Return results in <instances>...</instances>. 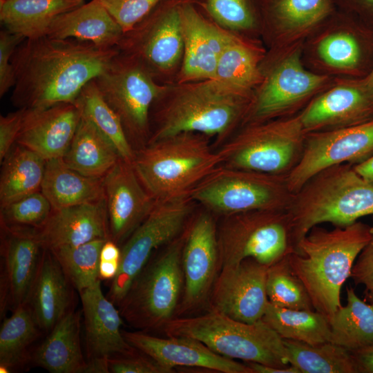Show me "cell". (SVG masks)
Returning a JSON list of instances; mask_svg holds the SVG:
<instances>
[{"instance_id": "cell-1", "label": "cell", "mask_w": 373, "mask_h": 373, "mask_svg": "<svg viewBox=\"0 0 373 373\" xmlns=\"http://www.w3.org/2000/svg\"><path fill=\"white\" fill-rule=\"evenodd\" d=\"M119 52L117 47L101 48L70 38L46 35L25 39L12 57V102L18 108L74 103L82 89L104 73Z\"/></svg>"}, {"instance_id": "cell-2", "label": "cell", "mask_w": 373, "mask_h": 373, "mask_svg": "<svg viewBox=\"0 0 373 373\" xmlns=\"http://www.w3.org/2000/svg\"><path fill=\"white\" fill-rule=\"evenodd\" d=\"M254 95L215 79L165 84L151 109L147 144L193 132L214 137L220 146L243 124Z\"/></svg>"}, {"instance_id": "cell-3", "label": "cell", "mask_w": 373, "mask_h": 373, "mask_svg": "<svg viewBox=\"0 0 373 373\" xmlns=\"http://www.w3.org/2000/svg\"><path fill=\"white\" fill-rule=\"evenodd\" d=\"M371 226L356 221L332 230L314 227L288 256L314 310L330 317L342 305L341 288L371 236Z\"/></svg>"}, {"instance_id": "cell-4", "label": "cell", "mask_w": 373, "mask_h": 373, "mask_svg": "<svg viewBox=\"0 0 373 373\" xmlns=\"http://www.w3.org/2000/svg\"><path fill=\"white\" fill-rule=\"evenodd\" d=\"M287 212L296 249L315 226L329 222L345 227L363 217L373 216V184L352 164L334 165L316 173L294 193Z\"/></svg>"}, {"instance_id": "cell-5", "label": "cell", "mask_w": 373, "mask_h": 373, "mask_svg": "<svg viewBox=\"0 0 373 373\" xmlns=\"http://www.w3.org/2000/svg\"><path fill=\"white\" fill-rule=\"evenodd\" d=\"M132 164L144 188L161 201L188 195L221 160L209 137L184 132L135 150Z\"/></svg>"}, {"instance_id": "cell-6", "label": "cell", "mask_w": 373, "mask_h": 373, "mask_svg": "<svg viewBox=\"0 0 373 373\" xmlns=\"http://www.w3.org/2000/svg\"><path fill=\"white\" fill-rule=\"evenodd\" d=\"M162 331L166 336L195 338L233 360L277 367L290 365L283 338L262 320L248 323L210 309L200 316L174 317Z\"/></svg>"}, {"instance_id": "cell-7", "label": "cell", "mask_w": 373, "mask_h": 373, "mask_svg": "<svg viewBox=\"0 0 373 373\" xmlns=\"http://www.w3.org/2000/svg\"><path fill=\"white\" fill-rule=\"evenodd\" d=\"M242 126L216 150L220 165L287 175L300 160L307 133L299 113Z\"/></svg>"}, {"instance_id": "cell-8", "label": "cell", "mask_w": 373, "mask_h": 373, "mask_svg": "<svg viewBox=\"0 0 373 373\" xmlns=\"http://www.w3.org/2000/svg\"><path fill=\"white\" fill-rule=\"evenodd\" d=\"M185 238L186 227L157 255L151 257L134 280L118 306L122 318L130 325L162 330L175 317L184 287L182 256Z\"/></svg>"}, {"instance_id": "cell-9", "label": "cell", "mask_w": 373, "mask_h": 373, "mask_svg": "<svg viewBox=\"0 0 373 373\" xmlns=\"http://www.w3.org/2000/svg\"><path fill=\"white\" fill-rule=\"evenodd\" d=\"M188 195L211 213L225 216L256 210H287L294 193L287 175L219 165Z\"/></svg>"}, {"instance_id": "cell-10", "label": "cell", "mask_w": 373, "mask_h": 373, "mask_svg": "<svg viewBox=\"0 0 373 373\" xmlns=\"http://www.w3.org/2000/svg\"><path fill=\"white\" fill-rule=\"evenodd\" d=\"M217 238L220 268L247 258L269 267L295 249L287 210H256L225 216L217 227Z\"/></svg>"}, {"instance_id": "cell-11", "label": "cell", "mask_w": 373, "mask_h": 373, "mask_svg": "<svg viewBox=\"0 0 373 373\" xmlns=\"http://www.w3.org/2000/svg\"><path fill=\"white\" fill-rule=\"evenodd\" d=\"M94 80L119 118L132 146L139 149L146 145L151 133V109L165 84L157 82L136 59L120 52Z\"/></svg>"}, {"instance_id": "cell-12", "label": "cell", "mask_w": 373, "mask_h": 373, "mask_svg": "<svg viewBox=\"0 0 373 373\" xmlns=\"http://www.w3.org/2000/svg\"><path fill=\"white\" fill-rule=\"evenodd\" d=\"M184 0H162L143 19L124 33L117 48L130 55L160 84L175 81L184 41L180 14Z\"/></svg>"}, {"instance_id": "cell-13", "label": "cell", "mask_w": 373, "mask_h": 373, "mask_svg": "<svg viewBox=\"0 0 373 373\" xmlns=\"http://www.w3.org/2000/svg\"><path fill=\"white\" fill-rule=\"evenodd\" d=\"M193 203L189 195L156 201L148 216L126 240L118 272L107 295L115 306L120 305L153 254L183 231L193 214Z\"/></svg>"}, {"instance_id": "cell-14", "label": "cell", "mask_w": 373, "mask_h": 373, "mask_svg": "<svg viewBox=\"0 0 373 373\" xmlns=\"http://www.w3.org/2000/svg\"><path fill=\"white\" fill-rule=\"evenodd\" d=\"M373 154V119L351 126L309 133L301 157L287 175L296 193L310 178L327 167L359 164Z\"/></svg>"}, {"instance_id": "cell-15", "label": "cell", "mask_w": 373, "mask_h": 373, "mask_svg": "<svg viewBox=\"0 0 373 373\" xmlns=\"http://www.w3.org/2000/svg\"><path fill=\"white\" fill-rule=\"evenodd\" d=\"M182 265L184 287L178 314L191 313L208 303L219 271L217 225L207 210L192 215L186 224Z\"/></svg>"}, {"instance_id": "cell-16", "label": "cell", "mask_w": 373, "mask_h": 373, "mask_svg": "<svg viewBox=\"0 0 373 373\" xmlns=\"http://www.w3.org/2000/svg\"><path fill=\"white\" fill-rule=\"evenodd\" d=\"M327 77L307 71L298 50L283 59L254 93L242 124L289 116L327 82Z\"/></svg>"}, {"instance_id": "cell-17", "label": "cell", "mask_w": 373, "mask_h": 373, "mask_svg": "<svg viewBox=\"0 0 373 373\" xmlns=\"http://www.w3.org/2000/svg\"><path fill=\"white\" fill-rule=\"evenodd\" d=\"M267 269L252 258L220 268L208 300L210 309L245 323L262 320L269 303Z\"/></svg>"}, {"instance_id": "cell-18", "label": "cell", "mask_w": 373, "mask_h": 373, "mask_svg": "<svg viewBox=\"0 0 373 373\" xmlns=\"http://www.w3.org/2000/svg\"><path fill=\"white\" fill-rule=\"evenodd\" d=\"M110 240L124 243L156 201L142 185L132 162L122 158L103 178Z\"/></svg>"}, {"instance_id": "cell-19", "label": "cell", "mask_w": 373, "mask_h": 373, "mask_svg": "<svg viewBox=\"0 0 373 373\" xmlns=\"http://www.w3.org/2000/svg\"><path fill=\"white\" fill-rule=\"evenodd\" d=\"M180 14L184 52L175 82L214 79L229 31L204 17L197 8V0H184Z\"/></svg>"}, {"instance_id": "cell-20", "label": "cell", "mask_w": 373, "mask_h": 373, "mask_svg": "<svg viewBox=\"0 0 373 373\" xmlns=\"http://www.w3.org/2000/svg\"><path fill=\"white\" fill-rule=\"evenodd\" d=\"M122 334L132 347L170 373L177 367H200L223 373H254L246 363L219 355L195 338H160L142 332L122 331Z\"/></svg>"}, {"instance_id": "cell-21", "label": "cell", "mask_w": 373, "mask_h": 373, "mask_svg": "<svg viewBox=\"0 0 373 373\" xmlns=\"http://www.w3.org/2000/svg\"><path fill=\"white\" fill-rule=\"evenodd\" d=\"M307 133L373 119V95L361 81H345L312 100L299 113Z\"/></svg>"}, {"instance_id": "cell-22", "label": "cell", "mask_w": 373, "mask_h": 373, "mask_svg": "<svg viewBox=\"0 0 373 373\" xmlns=\"http://www.w3.org/2000/svg\"><path fill=\"white\" fill-rule=\"evenodd\" d=\"M6 238L1 248V314L7 305L26 303L32 289L42 249L35 228L3 225Z\"/></svg>"}, {"instance_id": "cell-23", "label": "cell", "mask_w": 373, "mask_h": 373, "mask_svg": "<svg viewBox=\"0 0 373 373\" xmlns=\"http://www.w3.org/2000/svg\"><path fill=\"white\" fill-rule=\"evenodd\" d=\"M81 119L74 103L61 102L44 108H25L17 144L45 159L62 158Z\"/></svg>"}, {"instance_id": "cell-24", "label": "cell", "mask_w": 373, "mask_h": 373, "mask_svg": "<svg viewBox=\"0 0 373 373\" xmlns=\"http://www.w3.org/2000/svg\"><path fill=\"white\" fill-rule=\"evenodd\" d=\"M42 249L76 247L97 239H110L105 196L95 202L53 209L35 229Z\"/></svg>"}, {"instance_id": "cell-25", "label": "cell", "mask_w": 373, "mask_h": 373, "mask_svg": "<svg viewBox=\"0 0 373 373\" xmlns=\"http://www.w3.org/2000/svg\"><path fill=\"white\" fill-rule=\"evenodd\" d=\"M79 294L89 361L135 354L136 349L126 341L120 329L123 323L119 311L104 295L100 279Z\"/></svg>"}, {"instance_id": "cell-26", "label": "cell", "mask_w": 373, "mask_h": 373, "mask_svg": "<svg viewBox=\"0 0 373 373\" xmlns=\"http://www.w3.org/2000/svg\"><path fill=\"white\" fill-rule=\"evenodd\" d=\"M68 280L54 255L43 249L26 304L39 329L51 330L69 312Z\"/></svg>"}, {"instance_id": "cell-27", "label": "cell", "mask_w": 373, "mask_h": 373, "mask_svg": "<svg viewBox=\"0 0 373 373\" xmlns=\"http://www.w3.org/2000/svg\"><path fill=\"white\" fill-rule=\"evenodd\" d=\"M124 32L98 0H91L58 16L47 36L88 41L101 48H115Z\"/></svg>"}, {"instance_id": "cell-28", "label": "cell", "mask_w": 373, "mask_h": 373, "mask_svg": "<svg viewBox=\"0 0 373 373\" xmlns=\"http://www.w3.org/2000/svg\"><path fill=\"white\" fill-rule=\"evenodd\" d=\"M79 312H68L51 329L33 357L37 365L52 373L85 372L80 345Z\"/></svg>"}, {"instance_id": "cell-29", "label": "cell", "mask_w": 373, "mask_h": 373, "mask_svg": "<svg viewBox=\"0 0 373 373\" xmlns=\"http://www.w3.org/2000/svg\"><path fill=\"white\" fill-rule=\"evenodd\" d=\"M85 0H0V21L4 29L26 39L46 36L60 15Z\"/></svg>"}, {"instance_id": "cell-30", "label": "cell", "mask_w": 373, "mask_h": 373, "mask_svg": "<svg viewBox=\"0 0 373 373\" xmlns=\"http://www.w3.org/2000/svg\"><path fill=\"white\" fill-rule=\"evenodd\" d=\"M41 191L53 209L95 202L105 196L103 179L79 173L63 158L46 161Z\"/></svg>"}, {"instance_id": "cell-31", "label": "cell", "mask_w": 373, "mask_h": 373, "mask_svg": "<svg viewBox=\"0 0 373 373\" xmlns=\"http://www.w3.org/2000/svg\"><path fill=\"white\" fill-rule=\"evenodd\" d=\"M62 158L68 167L79 173L103 179L121 157L114 145L91 122L81 117Z\"/></svg>"}, {"instance_id": "cell-32", "label": "cell", "mask_w": 373, "mask_h": 373, "mask_svg": "<svg viewBox=\"0 0 373 373\" xmlns=\"http://www.w3.org/2000/svg\"><path fill=\"white\" fill-rule=\"evenodd\" d=\"M260 58L257 48L229 31L214 79L241 93L254 95V89L264 81L259 68Z\"/></svg>"}, {"instance_id": "cell-33", "label": "cell", "mask_w": 373, "mask_h": 373, "mask_svg": "<svg viewBox=\"0 0 373 373\" xmlns=\"http://www.w3.org/2000/svg\"><path fill=\"white\" fill-rule=\"evenodd\" d=\"M347 303L328 318L330 342L350 352L373 345V304L346 288Z\"/></svg>"}, {"instance_id": "cell-34", "label": "cell", "mask_w": 373, "mask_h": 373, "mask_svg": "<svg viewBox=\"0 0 373 373\" xmlns=\"http://www.w3.org/2000/svg\"><path fill=\"white\" fill-rule=\"evenodd\" d=\"M46 160L18 144L3 160L0 180V204L5 207L40 191Z\"/></svg>"}, {"instance_id": "cell-35", "label": "cell", "mask_w": 373, "mask_h": 373, "mask_svg": "<svg viewBox=\"0 0 373 373\" xmlns=\"http://www.w3.org/2000/svg\"><path fill=\"white\" fill-rule=\"evenodd\" d=\"M262 320L284 339L309 344L330 341L328 318L314 309L285 308L269 301Z\"/></svg>"}, {"instance_id": "cell-36", "label": "cell", "mask_w": 373, "mask_h": 373, "mask_svg": "<svg viewBox=\"0 0 373 373\" xmlns=\"http://www.w3.org/2000/svg\"><path fill=\"white\" fill-rule=\"evenodd\" d=\"M290 365L300 373H358L351 352L330 341L309 344L283 338Z\"/></svg>"}, {"instance_id": "cell-37", "label": "cell", "mask_w": 373, "mask_h": 373, "mask_svg": "<svg viewBox=\"0 0 373 373\" xmlns=\"http://www.w3.org/2000/svg\"><path fill=\"white\" fill-rule=\"evenodd\" d=\"M74 104L81 117L91 122L114 145L120 157L132 162L135 151L119 118L103 98L94 79L82 89Z\"/></svg>"}, {"instance_id": "cell-38", "label": "cell", "mask_w": 373, "mask_h": 373, "mask_svg": "<svg viewBox=\"0 0 373 373\" xmlns=\"http://www.w3.org/2000/svg\"><path fill=\"white\" fill-rule=\"evenodd\" d=\"M39 328L29 306L25 303L6 318L0 330V365L8 369L23 358L27 347L37 338Z\"/></svg>"}, {"instance_id": "cell-39", "label": "cell", "mask_w": 373, "mask_h": 373, "mask_svg": "<svg viewBox=\"0 0 373 373\" xmlns=\"http://www.w3.org/2000/svg\"><path fill=\"white\" fill-rule=\"evenodd\" d=\"M106 240L97 239L76 247L50 251L59 262L69 283L79 292L99 279L100 251Z\"/></svg>"}, {"instance_id": "cell-40", "label": "cell", "mask_w": 373, "mask_h": 373, "mask_svg": "<svg viewBox=\"0 0 373 373\" xmlns=\"http://www.w3.org/2000/svg\"><path fill=\"white\" fill-rule=\"evenodd\" d=\"M288 256L268 267L266 290L269 301L294 309H314L309 294L293 271Z\"/></svg>"}, {"instance_id": "cell-41", "label": "cell", "mask_w": 373, "mask_h": 373, "mask_svg": "<svg viewBox=\"0 0 373 373\" xmlns=\"http://www.w3.org/2000/svg\"><path fill=\"white\" fill-rule=\"evenodd\" d=\"M52 211L51 204L40 191L1 207V223L38 229L48 220Z\"/></svg>"}, {"instance_id": "cell-42", "label": "cell", "mask_w": 373, "mask_h": 373, "mask_svg": "<svg viewBox=\"0 0 373 373\" xmlns=\"http://www.w3.org/2000/svg\"><path fill=\"white\" fill-rule=\"evenodd\" d=\"M330 10V0H278L275 13L281 24L291 30L309 28L322 20Z\"/></svg>"}, {"instance_id": "cell-43", "label": "cell", "mask_w": 373, "mask_h": 373, "mask_svg": "<svg viewBox=\"0 0 373 373\" xmlns=\"http://www.w3.org/2000/svg\"><path fill=\"white\" fill-rule=\"evenodd\" d=\"M199 3L212 21L225 30L236 32L255 26L256 19L248 0H203Z\"/></svg>"}, {"instance_id": "cell-44", "label": "cell", "mask_w": 373, "mask_h": 373, "mask_svg": "<svg viewBox=\"0 0 373 373\" xmlns=\"http://www.w3.org/2000/svg\"><path fill=\"white\" fill-rule=\"evenodd\" d=\"M318 53L327 65L339 69L355 68L360 60V46L355 37L347 32H337L323 39Z\"/></svg>"}, {"instance_id": "cell-45", "label": "cell", "mask_w": 373, "mask_h": 373, "mask_svg": "<svg viewBox=\"0 0 373 373\" xmlns=\"http://www.w3.org/2000/svg\"><path fill=\"white\" fill-rule=\"evenodd\" d=\"M122 28L132 29L162 0H98Z\"/></svg>"}, {"instance_id": "cell-46", "label": "cell", "mask_w": 373, "mask_h": 373, "mask_svg": "<svg viewBox=\"0 0 373 373\" xmlns=\"http://www.w3.org/2000/svg\"><path fill=\"white\" fill-rule=\"evenodd\" d=\"M26 39L6 29L0 32V96L2 97L15 84L12 57Z\"/></svg>"}, {"instance_id": "cell-47", "label": "cell", "mask_w": 373, "mask_h": 373, "mask_svg": "<svg viewBox=\"0 0 373 373\" xmlns=\"http://www.w3.org/2000/svg\"><path fill=\"white\" fill-rule=\"evenodd\" d=\"M371 236L358 254L350 277L356 285L365 287V300L373 304V216Z\"/></svg>"}, {"instance_id": "cell-48", "label": "cell", "mask_w": 373, "mask_h": 373, "mask_svg": "<svg viewBox=\"0 0 373 373\" xmlns=\"http://www.w3.org/2000/svg\"><path fill=\"white\" fill-rule=\"evenodd\" d=\"M109 372L112 373H170L153 359L135 354L108 359Z\"/></svg>"}, {"instance_id": "cell-49", "label": "cell", "mask_w": 373, "mask_h": 373, "mask_svg": "<svg viewBox=\"0 0 373 373\" xmlns=\"http://www.w3.org/2000/svg\"><path fill=\"white\" fill-rule=\"evenodd\" d=\"M25 108H18L6 115L0 116V160L1 163L10 151L19 134Z\"/></svg>"}, {"instance_id": "cell-50", "label": "cell", "mask_w": 373, "mask_h": 373, "mask_svg": "<svg viewBox=\"0 0 373 373\" xmlns=\"http://www.w3.org/2000/svg\"><path fill=\"white\" fill-rule=\"evenodd\" d=\"M358 373H373V345L352 352Z\"/></svg>"}, {"instance_id": "cell-51", "label": "cell", "mask_w": 373, "mask_h": 373, "mask_svg": "<svg viewBox=\"0 0 373 373\" xmlns=\"http://www.w3.org/2000/svg\"><path fill=\"white\" fill-rule=\"evenodd\" d=\"M254 373H300L298 370L290 365L287 367H277L256 362H245Z\"/></svg>"}, {"instance_id": "cell-52", "label": "cell", "mask_w": 373, "mask_h": 373, "mask_svg": "<svg viewBox=\"0 0 373 373\" xmlns=\"http://www.w3.org/2000/svg\"><path fill=\"white\" fill-rule=\"evenodd\" d=\"M121 249L118 245L112 241L107 240L103 245L101 251L99 260L103 261H120Z\"/></svg>"}, {"instance_id": "cell-53", "label": "cell", "mask_w": 373, "mask_h": 373, "mask_svg": "<svg viewBox=\"0 0 373 373\" xmlns=\"http://www.w3.org/2000/svg\"><path fill=\"white\" fill-rule=\"evenodd\" d=\"M120 261H103L99 260V279H113L119 270Z\"/></svg>"}, {"instance_id": "cell-54", "label": "cell", "mask_w": 373, "mask_h": 373, "mask_svg": "<svg viewBox=\"0 0 373 373\" xmlns=\"http://www.w3.org/2000/svg\"><path fill=\"white\" fill-rule=\"evenodd\" d=\"M354 168L364 179L373 184V154L365 161L354 165Z\"/></svg>"}, {"instance_id": "cell-55", "label": "cell", "mask_w": 373, "mask_h": 373, "mask_svg": "<svg viewBox=\"0 0 373 373\" xmlns=\"http://www.w3.org/2000/svg\"><path fill=\"white\" fill-rule=\"evenodd\" d=\"M361 81L369 90V92L373 95V70L364 79Z\"/></svg>"}, {"instance_id": "cell-56", "label": "cell", "mask_w": 373, "mask_h": 373, "mask_svg": "<svg viewBox=\"0 0 373 373\" xmlns=\"http://www.w3.org/2000/svg\"><path fill=\"white\" fill-rule=\"evenodd\" d=\"M369 6L373 8V0H363Z\"/></svg>"}]
</instances>
